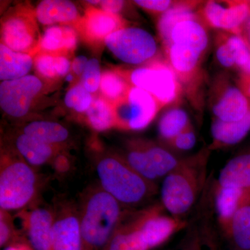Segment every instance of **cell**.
<instances>
[{"mask_svg": "<svg viewBox=\"0 0 250 250\" xmlns=\"http://www.w3.org/2000/svg\"><path fill=\"white\" fill-rule=\"evenodd\" d=\"M207 151L187 159L164 177L161 185V202L172 216L184 215L195 205L205 187L207 177Z\"/></svg>", "mask_w": 250, "mask_h": 250, "instance_id": "obj_1", "label": "cell"}, {"mask_svg": "<svg viewBox=\"0 0 250 250\" xmlns=\"http://www.w3.org/2000/svg\"><path fill=\"white\" fill-rule=\"evenodd\" d=\"M122 207L101 188L88 193L79 215L83 243L98 249L110 243L123 221Z\"/></svg>", "mask_w": 250, "mask_h": 250, "instance_id": "obj_2", "label": "cell"}, {"mask_svg": "<svg viewBox=\"0 0 250 250\" xmlns=\"http://www.w3.org/2000/svg\"><path fill=\"white\" fill-rule=\"evenodd\" d=\"M96 170L101 188L123 207L142 205L156 192L154 182L138 173L125 159L104 157L97 164Z\"/></svg>", "mask_w": 250, "mask_h": 250, "instance_id": "obj_3", "label": "cell"}, {"mask_svg": "<svg viewBox=\"0 0 250 250\" xmlns=\"http://www.w3.org/2000/svg\"><path fill=\"white\" fill-rule=\"evenodd\" d=\"M197 6L195 1L176 2L161 15L157 27L164 48L177 45L205 54L208 35L201 15L195 11Z\"/></svg>", "mask_w": 250, "mask_h": 250, "instance_id": "obj_4", "label": "cell"}, {"mask_svg": "<svg viewBox=\"0 0 250 250\" xmlns=\"http://www.w3.org/2000/svg\"><path fill=\"white\" fill-rule=\"evenodd\" d=\"M39 179L23 159L3 157L0 170V208L9 212L22 209L34 200Z\"/></svg>", "mask_w": 250, "mask_h": 250, "instance_id": "obj_5", "label": "cell"}, {"mask_svg": "<svg viewBox=\"0 0 250 250\" xmlns=\"http://www.w3.org/2000/svg\"><path fill=\"white\" fill-rule=\"evenodd\" d=\"M131 85L151 94L162 107L175 103L182 93V85L167 62L156 61L129 72Z\"/></svg>", "mask_w": 250, "mask_h": 250, "instance_id": "obj_6", "label": "cell"}, {"mask_svg": "<svg viewBox=\"0 0 250 250\" xmlns=\"http://www.w3.org/2000/svg\"><path fill=\"white\" fill-rule=\"evenodd\" d=\"M125 159L138 173L152 182L165 177L182 160L161 146L137 141L130 143Z\"/></svg>", "mask_w": 250, "mask_h": 250, "instance_id": "obj_7", "label": "cell"}, {"mask_svg": "<svg viewBox=\"0 0 250 250\" xmlns=\"http://www.w3.org/2000/svg\"><path fill=\"white\" fill-rule=\"evenodd\" d=\"M112 104L116 113V126L134 131L147 127L163 108L151 94L134 85L123 98Z\"/></svg>", "mask_w": 250, "mask_h": 250, "instance_id": "obj_8", "label": "cell"}, {"mask_svg": "<svg viewBox=\"0 0 250 250\" xmlns=\"http://www.w3.org/2000/svg\"><path fill=\"white\" fill-rule=\"evenodd\" d=\"M104 42L117 58L133 65L148 62L158 50L154 38L140 28H123L107 36Z\"/></svg>", "mask_w": 250, "mask_h": 250, "instance_id": "obj_9", "label": "cell"}, {"mask_svg": "<svg viewBox=\"0 0 250 250\" xmlns=\"http://www.w3.org/2000/svg\"><path fill=\"white\" fill-rule=\"evenodd\" d=\"M41 36L29 11L10 15L1 24V43L16 52L31 54L40 49Z\"/></svg>", "mask_w": 250, "mask_h": 250, "instance_id": "obj_10", "label": "cell"}, {"mask_svg": "<svg viewBox=\"0 0 250 250\" xmlns=\"http://www.w3.org/2000/svg\"><path fill=\"white\" fill-rule=\"evenodd\" d=\"M42 88L34 75L4 81L0 84V106L5 113L14 118L26 116L36 97Z\"/></svg>", "mask_w": 250, "mask_h": 250, "instance_id": "obj_11", "label": "cell"}, {"mask_svg": "<svg viewBox=\"0 0 250 250\" xmlns=\"http://www.w3.org/2000/svg\"><path fill=\"white\" fill-rule=\"evenodd\" d=\"M200 12L202 19L210 27L241 35L250 18V1H207Z\"/></svg>", "mask_w": 250, "mask_h": 250, "instance_id": "obj_12", "label": "cell"}, {"mask_svg": "<svg viewBox=\"0 0 250 250\" xmlns=\"http://www.w3.org/2000/svg\"><path fill=\"white\" fill-rule=\"evenodd\" d=\"M161 210L159 207H153L137 217L140 231L149 249L162 244L186 227L180 218L163 215Z\"/></svg>", "mask_w": 250, "mask_h": 250, "instance_id": "obj_13", "label": "cell"}, {"mask_svg": "<svg viewBox=\"0 0 250 250\" xmlns=\"http://www.w3.org/2000/svg\"><path fill=\"white\" fill-rule=\"evenodd\" d=\"M215 90L212 111L215 118L225 122H236L246 118L250 111V99L239 87L222 81Z\"/></svg>", "mask_w": 250, "mask_h": 250, "instance_id": "obj_14", "label": "cell"}, {"mask_svg": "<svg viewBox=\"0 0 250 250\" xmlns=\"http://www.w3.org/2000/svg\"><path fill=\"white\" fill-rule=\"evenodd\" d=\"M80 215L67 208L54 216L51 250H82Z\"/></svg>", "mask_w": 250, "mask_h": 250, "instance_id": "obj_15", "label": "cell"}, {"mask_svg": "<svg viewBox=\"0 0 250 250\" xmlns=\"http://www.w3.org/2000/svg\"><path fill=\"white\" fill-rule=\"evenodd\" d=\"M167 62L178 77L181 84H190L198 80L204 55L197 51L177 45L164 48Z\"/></svg>", "mask_w": 250, "mask_h": 250, "instance_id": "obj_16", "label": "cell"}, {"mask_svg": "<svg viewBox=\"0 0 250 250\" xmlns=\"http://www.w3.org/2000/svg\"><path fill=\"white\" fill-rule=\"evenodd\" d=\"M216 57L223 66L241 70L250 60V46L241 35L220 34L216 43Z\"/></svg>", "mask_w": 250, "mask_h": 250, "instance_id": "obj_17", "label": "cell"}, {"mask_svg": "<svg viewBox=\"0 0 250 250\" xmlns=\"http://www.w3.org/2000/svg\"><path fill=\"white\" fill-rule=\"evenodd\" d=\"M54 222V215L47 208H36L27 213L25 228L29 242L34 250H52Z\"/></svg>", "mask_w": 250, "mask_h": 250, "instance_id": "obj_18", "label": "cell"}, {"mask_svg": "<svg viewBox=\"0 0 250 250\" xmlns=\"http://www.w3.org/2000/svg\"><path fill=\"white\" fill-rule=\"evenodd\" d=\"M125 24L118 14L95 8L87 9L82 21V29L85 36L93 41L105 40L115 31L126 27Z\"/></svg>", "mask_w": 250, "mask_h": 250, "instance_id": "obj_19", "label": "cell"}, {"mask_svg": "<svg viewBox=\"0 0 250 250\" xmlns=\"http://www.w3.org/2000/svg\"><path fill=\"white\" fill-rule=\"evenodd\" d=\"M219 187H234L250 191V151L232 158L219 174Z\"/></svg>", "mask_w": 250, "mask_h": 250, "instance_id": "obj_20", "label": "cell"}, {"mask_svg": "<svg viewBox=\"0 0 250 250\" xmlns=\"http://www.w3.org/2000/svg\"><path fill=\"white\" fill-rule=\"evenodd\" d=\"M77 34L71 26L67 24L52 25L41 36L40 49L45 54L57 56V54L70 52L76 47Z\"/></svg>", "mask_w": 250, "mask_h": 250, "instance_id": "obj_21", "label": "cell"}, {"mask_svg": "<svg viewBox=\"0 0 250 250\" xmlns=\"http://www.w3.org/2000/svg\"><path fill=\"white\" fill-rule=\"evenodd\" d=\"M36 17L43 25L75 22L79 17L76 6L66 0H44L36 9Z\"/></svg>", "mask_w": 250, "mask_h": 250, "instance_id": "obj_22", "label": "cell"}, {"mask_svg": "<svg viewBox=\"0 0 250 250\" xmlns=\"http://www.w3.org/2000/svg\"><path fill=\"white\" fill-rule=\"evenodd\" d=\"M250 131V111L243 120L225 122L214 118L211 125L213 148L233 146L241 142Z\"/></svg>", "mask_w": 250, "mask_h": 250, "instance_id": "obj_23", "label": "cell"}, {"mask_svg": "<svg viewBox=\"0 0 250 250\" xmlns=\"http://www.w3.org/2000/svg\"><path fill=\"white\" fill-rule=\"evenodd\" d=\"M33 62L31 54L16 52L0 44V80L3 82L27 76Z\"/></svg>", "mask_w": 250, "mask_h": 250, "instance_id": "obj_24", "label": "cell"}, {"mask_svg": "<svg viewBox=\"0 0 250 250\" xmlns=\"http://www.w3.org/2000/svg\"><path fill=\"white\" fill-rule=\"evenodd\" d=\"M225 231L238 250H250V192L246 194Z\"/></svg>", "mask_w": 250, "mask_h": 250, "instance_id": "obj_25", "label": "cell"}, {"mask_svg": "<svg viewBox=\"0 0 250 250\" xmlns=\"http://www.w3.org/2000/svg\"><path fill=\"white\" fill-rule=\"evenodd\" d=\"M16 147L23 160L31 166H41L52 160L55 149L53 146L22 134L18 135Z\"/></svg>", "mask_w": 250, "mask_h": 250, "instance_id": "obj_26", "label": "cell"}, {"mask_svg": "<svg viewBox=\"0 0 250 250\" xmlns=\"http://www.w3.org/2000/svg\"><path fill=\"white\" fill-rule=\"evenodd\" d=\"M234 187H219L215 190V208L224 229L228 228L233 215L248 192Z\"/></svg>", "mask_w": 250, "mask_h": 250, "instance_id": "obj_27", "label": "cell"}, {"mask_svg": "<svg viewBox=\"0 0 250 250\" xmlns=\"http://www.w3.org/2000/svg\"><path fill=\"white\" fill-rule=\"evenodd\" d=\"M23 133L53 147L65 142L69 136L66 128L50 121L31 122L24 126Z\"/></svg>", "mask_w": 250, "mask_h": 250, "instance_id": "obj_28", "label": "cell"}, {"mask_svg": "<svg viewBox=\"0 0 250 250\" xmlns=\"http://www.w3.org/2000/svg\"><path fill=\"white\" fill-rule=\"evenodd\" d=\"M138 224L137 218L121 225L109 243L108 250H148Z\"/></svg>", "mask_w": 250, "mask_h": 250, "instance_id": "obj_29", "label": "cell"}, {"mask_svg": "<svg viewBox=\"0 0 250 250\" xmlns=\"http://www.w3.org/2000/svg\"><path fill=\"white\" fill-rule=\"evenodd\" d=\"M190 125L187 112L182 108L174 107L166 111L161 117L158 131L161 139L168 143Z\"/></svg>", "mask_w": 250, "mask_h": 250, "instance_id": "obj_30", "label": "cell"}, {"mask_svg": "<svg viewBox=\"0 0 250 250\" xmlns=\"http://www.w3.org/2000/svg\"><path fill=\"white\" fill-rule=\"evenodd\" d=\"M86 116L92 127L97 131H105L116 126L113 105L105 98L93 99V103L87 110Z\"/></svg>", "mask_w": 250, "mask_h": 250, "instance_id": "obj_31", "label": "cell"}, {"mask_svg": "<svg viewBox=\"0 0 250 250\" xmlns=\"http://www.w3.org/2000/svg\"><path fill=\"white\" fill-rule=\"evenodd\" d=\"M39 74L45 78L66 76L71 68V62L64 56L42 53L34 61Z\"/></svg>", "mask_w": 250, "mask_h": 250, "instance_id": "obj_32", "label": "cell"}, {"mask_svg": "<svg viewBox=\"0 0 250 250\" xmlns=\"http://www.w3.org/2000/svg\"><path fill=\"white\" fill-rule=\"evenodd\" d=\"M131 85L120 74L105 71L102 75L100 90L106 100L113 104L126 95Z\"/></svg>", "mask_w": 250, "mask_h": 250, "instance_id": "obj_33", "label": "cell"}, {"mask_svg": "<svg viewBox=\"0 0 250 250\" xmlns=\"http://www.w3.org/2000/svg\"><path fill=\"white\" fill-rule=\"evenodd\" d=\"M91 93L85 89L82 83L75 85L65 94L64 103L67 107L78 113L86 112L93 103Z\"/></svg>", "mask_w": 250, "mask_h": 250, "instance_id": "obj_34", "label": "cell"}, {"mask_svg": "<svg viewBox=\"0 0 250 250\" xmlns=\"http://www.w3.org/2000/svg\"><path fill=\"white\" fill-rule=\"evenodd\" d=\"M102 75L98 59H90L82 74L81 83L90 93H95L100 88Z\"/></svg>", "mask_w": 250, "mask_h": 250, "instance_id": "obj_35", "label": "cell"}, {"mask_svg": "<svg viewBox=\"0 0 250 250\" xmlns=\"http://www.w3.org/2000/svg\"><path fill=\"white\" fill-rule=\"evenodd\" d=\"M168 143L179 150L187 151L192 149L196 143V136L192 125L188 126Z\"/></svg>", "mask_w": 250, "mask_h": 250, "instance_id": "obj_36", "label": "cell"}, {"mask_svg": "<svg viewBox=\"0 0 250 250\" xmlns=\"http://www.w3.org/2000/svg\"><path fill=\"white\" fill-rule=\"evenodd\" d=\"M134 2L143 9L161 15L170 9L174 4L170 0H136Z\"/></svg>", "mask_w": 250, "mask_h": 250, "instance_id": "obj_37", "label": "cell"}, {"mask_svg": "<svg viewBox=\"0 0 250 250\" xmlns=\"http://www.w3.org/2000/svg\"><path fill=\"white\" fill-rule=\"evenodd\" d=\"M9 212L1 210V215H0V245L4 246L6 242L9 241L12 233L13 223L12 220L9 214Z\"/></svg>", "mask_w": 250, "mask_h": 250, "instance_id": "obj_38", "label": "cell"}, {"mask_svg": "<svg viewBox=\"0 0 250 250\" xmlns=\"http://www.w3.org/2000/svg\"><path fill=\"white\" fill-rule=\"evenodd\" d=\"M100 4L103 11L111 14H117L123 9L125 1H120V0H106V1H101Z\"/></svg>", "mask_w": 250, "mask_h": 250, "instance_id": "obj_39", "label": "cell"}, {"mask_svg": "<svg viewBox=\"0 0 250 250\" xmlns=\"http://www.w3.org/2000/svg\"><path fill=\"white\" fill-rule=\"evenodd\" d=\"M88 62V59L84 56H78L76 58L74 59L73 62H72V71L77 76H82V74L84 72Z\"/></svg>", "mask_w": 250, "mask_h": 250, "instance_id": "obj_40", "label": "cell"}, {"mask_svg": "<svg viewBox=\"0 0 250 250\" xmlns=\"http://www.w3.org/2000/svg\"><path fill=\"white\" fill-rule=\"evenodd\" d=\"M238 85L240 89L243 93L250 98V75L249 74L241 73L238 80Z\"/></svg>", "mask_w": 250, "mask_h": 250, "instance_id": "obj_41", "label": "cell"}, {"mask_svg": "<svg viewBox=\"0 0 250 250\" xmlns=\"http://www.w3.org/2000/svg\"><path fill=\"white\" fill-rule=\"evenodd\" d=\"M54 160V167L57 169V171L60 172H64L67 170L69 167L68 160L65 156H59L58 157L55 158Z\"/></svg>", "mask_w": 250, "mask_h": 250, "instance_id": "obj_42", "label": "cell"}, {"mask_svg": "<svg viewBox=\"0 0 250 250\" xmlns=\"http://www.w3.org/2000/svg\"><path fill=\"white\" fill-rule=\"evenodd\" d=\"M241 36L246 39L250 46V18L243 28Z\"/></svg>", "mask_w": 250, "mask_h": 250, "instance_id": "obj_43", "label": "cell"}, {"mask_svg": "<svg viewBox=\"0 0 250 250\" xmlns=\"http://www.w3.org/2000/svg\"><path fill=\"white\" fill-rule=\"evenodd\" d=\"M241 72L242 73L249 74V75H250V62H248V65L242 70Z\"/></svg>", "mask_w": 250, "mask_h": 250, "instance_id": "obj_44", "label": "cell"}, {"mask_svg": "<svg viewBox=\"0 0 250 250\" xmlns=\"http://www.w3.org/2000/svg\"><path fill=\"white\" fill-rule=\"evenodd\" d=\"M74 80L73 75L71 73L67 74L66 76H65V81L68 82H72Z\"/></svg>", "mask_w": 250, "mask_h": 250, "instance_id": "obj_45", "label": "cell"}, {"mask_svg": "<svg viewBox=\"0 0 250 250\" xmlns=\"http://www.w3.org/2000/svg\"><path fill=\"white\" fill-rule=\"evenodd\" d=\"M25 250L24 249H22V248H20V247H9V248H6V250Z\"/></svg>", "mask_w": 250, "mask_h": 250, "instance_id": "obj_46", "label": "cell"}, {"mask_svg": "<svg viewBox=\"0 0 250 250\" xmlns=\"http://www.w3.org/2000/svg\"><path fill=\"white\" fill-rule=\"evenodd\" d=\"M87 2L90 3V4H100L101 1H88Z\"/></svg>", "mask_w": 250, "mask_h": 250, "instance_id": "obj_47", "label": "cell"}]
</instances>
